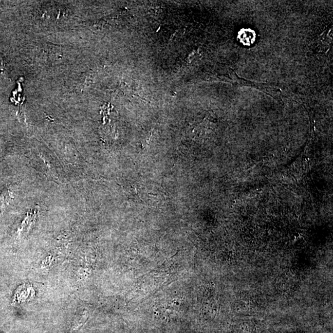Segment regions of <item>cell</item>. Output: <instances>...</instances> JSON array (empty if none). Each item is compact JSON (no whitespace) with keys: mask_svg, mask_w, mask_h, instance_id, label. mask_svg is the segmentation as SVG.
Returning a JSON list of instances; mask_svg holds the SVG:
<instances>
[{"mask_svg":"<svg viewBox=\"0 0 333 333\" xmlns=\"http://www.w3.org/2000/svg\"><path fill=\"white\" fill-rule=\"evenodd\" d=\"M300 284L299 275L293 270H288L279 275L276 280L278 290L284 294L295 292Z\"/></svg>","mask_w":333,"mask_h":333,"instance_id":"obj_1","label":"cell"},{"mask_svg":"<svg viewBox=\"0 0 333 333\" xmlns=\"http://www.w3.org/2000/svg\"><path fill=\"white\" fill-rule=\"evenodd\" d=\"M13 194L8 189H4L0 194V214L3 213L7 205L13 200Z\"/></svg>","mask_w":333,"mask_h":333,"instance_id":"obj_2","label":"cell"},{"mask_svg":"<svg viewBox=\"0 0 333 333\" xmlns=\"http://www.w3.org/2000/svg\"><path fill=\"white\" fill-rule=\"evenodd\" d=\"M254 328L251 323H243L238 327L237 333H253Z\"/></svg>","mask_w":333,"mask_h":333,"instance_id":"obj_3","label":"cell"},{"mask_svg":"<svg viewBox=\"0 0 333 333\" xmlns=\"http://www.w3.org/2000/svg\"><path fill=\"white\" fill-rule=\"evenodd\" d=\"M4 67L3 57H2L1 54H0V69H1V70H3Z\"/></svg>","mask_w":333,"mask_h":333,"instance_id":"obj_4","label":"cell"},{"mask_svg":"<svg viewBox=\"0 0 333 333\" xmlns=\"http://www.w3.org/2000/svg\"></svg>","mask_w":333,"mask_h":333,"instance_id":"obj_5","label":"cell"}]
</instances>
